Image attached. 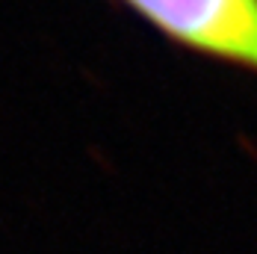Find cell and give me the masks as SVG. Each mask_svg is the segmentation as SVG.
Here are the masks:
<instances>
[{"label":"cell","instance_id":"6da1fadb","mask_svg":"<svg viewBox=\"0 0 257 254\" xmlns=\"http://www.w3.org/2000/svg\"><path fill=\"white\" fill-rule=\"evenodd\" d=\"M178 48L257 74V0H112Z\"/></svg>","mask_w":257,"mask_h":254}]
</instances>
